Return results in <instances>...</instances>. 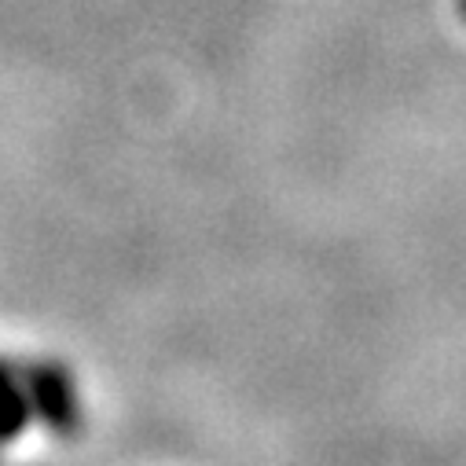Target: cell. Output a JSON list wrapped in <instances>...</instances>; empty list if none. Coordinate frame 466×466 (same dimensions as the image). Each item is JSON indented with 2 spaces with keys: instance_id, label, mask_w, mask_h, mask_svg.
I'll return each mask as SVG.
<instances>
[{
  "instance_id": "1",
  "label": "cell",
  "mask_w": 466,
  "mask_h": 466,
  "mask_svg": "<svg viewBox=\"0 0 466 466\" xmlns=\"http://www.w3.org/2000/svg\"><path fill=\"white\" fill-rule=\"evenodd\" d=\"M30 404L59 437H70L81 426L74 382L59 364H37L30 371Z\"/></svg>"
},
{
  "instance_id": "2",
  "label": "cell",
  "mask_w": 466,
  "mask_h": 466,
  "mask_svg": "<svg viewBox=\"0 0 466 466\" xmlns=\"http://www.w3.org/2000/svg\"><path fill=\"white\" fill-rule=\"evenodd\" d=\"M30 400L23 397V390L15 386V375L8 364H0V441L5 437H15L26 419H30Z\"/></svg>"
}]
</instances>
